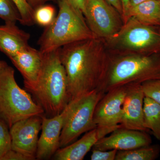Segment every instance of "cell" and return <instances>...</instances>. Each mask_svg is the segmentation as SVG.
Wrapping results in <instances>:
<instances>
[{
	"instance_id": "6da1fadb",
	"label": "cell",
	"mask_w": 160,
	"mask_h": 160,
	"mask_svg": "<svg viewBox=\"0 0 160 160\" xmlns=\"http://www.w3.org/2000/svg\"><path fill=\"white\" fill-rule=\"evenodd\" d=\"M59 56L67 76L70 102L100 90L108 60L104 40L95 37L70 43L60 48Z\"/></svg>"
},
{
	"instance_id": "7a4b0ae2",
	"label": "cell",
	"mask_w": 160,
	"mask_h": 160,
	"mask_svg": "<svg viewBox=\"0 0 160 160\" xmlns=\"http://www.w3.org/2000/svg\"><path fill=\"white\" fill-rule=\"evenodd\" d=\"M39 75L28 90L49 118L59 114L70 102L66 71L61 62L59 49L42 53Z\"/></svg>"
},
{
	"instance_id": "3957f363",
	"label": "cell",
	"mask_w": 160,
	"mask_h": 160,
	"mask_svg": "<svg viewBox=\"0 0 160 160\" xmlns=\"http://www.w3.org/2000/svg\"><path fill=\"white\" fill-rule=\"evenodd\" d=\"M160 79V52L151 54L108 52L107 68L100 90Z\"/></svg>"
},
{
	"instance_id": "277c9868",
	"label": "cell",
	"mask_w": 160,
	"mask_h": 160,
	"mask_svg": "<svg viewBox=\"0 0 160 160\" xmlns=\"http://www.w3.org/2000/svg\"><path fill=\"white\" fill-rule=\"evenodd\" d=\"M58 6V13L54 21L46 27L38 41L42 53L56 50L70 43L95 38L84 16L67 0H59Z\"/></svg>"
},
{
	"instance_id": "5b68a950",
	"label": "cell",
	"mask_w": 160,
	"mask_h": 160,
	"mask_svg": "<svg viewBox=\"0 0 160 160\" xmlns=\"http://www.w3.org/2000/svg\"><path fill=\"white\" fill-rule=\"evenodd\" d=\"M44 112L31 95L18 85L14 69L5 62L0 69V118L10 128L20 120Z\"/></svg>"
},
{
	"instance_id": "8992f818",
	"label": "cell",
	"mask_w": 160,
	"mask_h": 160,
	"mask_svg": "<svg viewBox=\"0 0 160 160\" xmlns=\"http://www.w3.org/2000/svg\"><path fill=\"white\" fill-rule=\"evenodd\" d=\"M104 41L111 53H160V27L145 25L130 18L118 32Z\"/></svg>"
},
{
	"instance_id": "52a82bcc",
	"label": "cell",
	"mask_w": 160,
	"mask_h": 160,
	"mask_svg": "<svg viewBox=\"0 0 160 160\" xmlns=\"http://www.w3.org/2000/svg\"><path fill=\"white\" fill-rule=\"evenodd\" d=\"M104 94L101 90H95L69 102L61 132L60 148L71 144L83 133L96 128L93 120L95 109Z\"/></svg>"
},
{
	"instance_id": "ba28073f",
	"label": "cell",
	"mask_w": 160,
	"mask_h": 160,
	"mask_svg": "<svg viewBox=\"0 0 160 160\" xmlns=\"http://www.w3.org/2000/svg\"><path fill=\"white\" fill-rule=\"evenodd\" d=\"M84 17L95 37L105 40L120 31L122 15L106 0H86Z\"/></svg>"
},
{
	"instance_id": "9c48e42d",
	"label": "cell",
	"mask_w": 160,
	"mask_h": 160,
	"mask_svg": "<svg viewBox=\"0 0 160 160\" xmlns=\"http://www.w3.org/2000/svg\"><path fill=\"white\" fill-rule=\"evenodd\" d=\"M127 85L111 89L104 94L95 109L93 120L97 127L110 134L121 127L123 104Z\"/></svg>"
},
{
	"instance_id": "30bf717a",
	"label": "cell",
	"mask_w": 160,
	"mask_h": 160,
	"mask_svg": "<svg viewBox=\"0 0 160 160\" xmlns=\"http://www.w3.org/2000/svg\"><path fill=\"white\" fill-rule=\"evenodd\" d=\"M42 115L20 120L9 128L12 149L35 160L38 135L42 129Z\"/></svg>"
},
{
	"instance_id": "8fae6325",
	"label": "cell",
	"mask_w": 160,
	"mask_h": 160,
	"mask_svg": "<svg viewBox=\"0 0 160 160\" xmlns=\"http://www.w3.org/2000/svg\"><path fill=\"white\" fill-rule=\"evenodd\" d=\"M67 112L66 106L61 113L52 117L42 115V133L38 142L36 159H49L60 148L61 132Z\"/></svg>"
},
{
	"instance_id": "7c38bea8",
	"label": "cell",
	"mask_w": 160,
	"mask_h": 160,
	"mask_svg": "<svg viewBox=\"0 0 160 160\" xmlns=\"http://www.w3.org/2000/svg\"><path fill=\"white\" fill-rule=\"evenodd\" d=\"M152 142L151 138L146 132L120 127L112 131L109 136L99 140L92 148L100 150L125 151L149 146Z\"/></svg>"
},
{
	"instance_id": "4fadbf2b",
	"label": "cell",
	"mask_w": 160,
	"mask_h": 160,
	"mask_svg": "<svg viewBox=\"0 0 160 160\" xmlns=\"http://www.w3.org/2000/svg\"><path fill=\"white\" fill-rule=\"evenodd\" d=\"M126 85L121 127L148 132L149 131L145 128L143 122V106L145 97L141 84L132 83Z\"/></svg>"
},
{
	"instance_id": "5bb4252c",
	"label": "cell",
	"mask_w": 160,
	"mask_h": 160,
	"mask_svg": "<svg viewBox=\"0 0 160 160\" xmlns=\"http://www.w3.org/2000/svg\"><path fill=\"white\" fill-rule=\"evenodd\" d=\"M43 54L40 50L29 46L10 58L12 62L22 76L27 90L36 82L42 62Z\"/></svg>"
},
{
	"instance_id": "9a60e30c",
	"label": "cell",
	"mask_w": 160,
	"mask_h": 160,
	"mask_svg": "<svg viewBox=\"0 0 160 160\" xmlns=\"http://www.w3.org/2000/svg\"><path fill=\"white\" fill-rule=\"evenodd\" d=\"M109 133L97 127L86 132L79 139L58 149L52 157L57 160H82L95 144Z\"/></svg>"
},
{
	"instance_id": "2e32d148",
	"label": "cell",
	"mask_w": 160,
	"mask_h": 160,
	"mask_svg": "<svg viewBox=\"0 0 160 160\" xmlns=\"http://www.w3.org/2000/svg\"><path fill=\"white\" fill-rule=\"evenodd\" d=\"M30 34L16 26L7 24L0 26V50L10 58L29 47Z\"/></svg>"
},
{
	"instance_id": "e0dca14e",
	"label": "cell",
	"mask_w": 160,
	"mask_h": 160,
	"mask_svg": "<svg viewBox=\"0 0 160 160\" xmlns=\"http://www.w3.org/2000/svg\"><path fill=\"white\" fill-rule=\"evenodd\" d=\"M130 18L145 25L160 27V0H150L132 6L127 12L124 23Z\"/></svg>"
},
{
	"instance_id": "ac0fdd59",
	"label": "cell",
	"mask_w": 160,
	"mask_h": 160,
	"mask_svg": "<svg viewBox=\"0 0 160 160\" xmlns=\"http://www.w3.org/2000/svg\"><path fill=\"white\" fill-rule=\"evenodd\" d=\"M143 122L145 128L160 141V105L149 98H144Z\"/></svg>"
},
{
	"instance_id": "d6986e66",
	"label": "cell",
	"mask_w": 160,
	"mask_h": 160,
	"mask_svg": "<svg viewBox=\"0 0 160 160\" xmlns=\"http://www.w3.org/2000/svg\"><path fill=\"white\" fill-rule=\"evenodd\" d=\"M160 152L159 145H149L131 150L118 151L115 160H154Z\"/></svg>"
},
{
	"instance_id": "ffe728a7",
	"label": "cell",
	"mask_w": 160,
	"mask_h": 160,
	"mask_svg": "<svg viewBox=\"0 0 160 160\" xmlns=\"http://www.w3.org/2000/svg\"><path fill=\"white\" fill-rule=\"evenodd\" d=\"M56 17V10L51 5H42L34 9V23L43 27H48L53 22Z\"/></svg>"
},
{
	"instance_id": "44dd1931",
	"label": "cell",
	"mask_w": 160,
	"mask_h": 160,
	"mask_svg": "<svg viewBox=\"0 0 160 160\" xmlns=\"http://www.w3.org/2000/svg\"><path fill=\"white\" fill-rule=\"evenodd\" d=\"M0 18L7 24H16L21 17L16 6L12 0H0Z\"/></svg>"
},
{
	"instance_id": "7402d4cb",
	"label": "cell",
	"mask_w": 160,
	"mask_h": 160,
	"mask_svg": "<svg viewBox=\"0 0 160 160\" xmlns=\"http://www.w3.org/2000/svg\"><path fill=\"white\" fill-rule=\"evenodd\" d=\"M19 12L21 20L20 22L26 26H32L34 24L33 19L34 9L31 7L27 0H12Z\"/></svg>"
},
{
	"instance_id": "603a6c76",
	"label": "cell",
	"mask_w": 160,
	"mask_h": 160,
	"mask_svg": "<svg viewBox=\"0 0 160 160\" xmlns=\"http://www.w3.org/2000/svg\"><path fill=\"white\" fill-rule=\"evenodd\" d=\"M7 123L0 118V160L12 149L11 135Z\"/></svg>"
},
{
	"instance_id": "cb8c5ba5",
	"label": "cell",
	"mask_w": 160,
	"mask_h": 160,
	"mask_svg": "<svg viewBox=\"0 0 160 160\" xmlns=\"http://www.w3.org/2000/svg\"><path fill=\"white\" fill-rule=\"evenodd\" d=\"M145 97L151 99L160 105V79L150 80L141 84Z\"/></svg>"
},
{
	"instance_id": "d4e9b609",
	"label": "cell",
	"mask_w": 160,
	"mask_h": 160,
	"mask_svg": "<svg viewBox=\"0 0 160 160\" xmlns=\"http://www.w3.org/2000/svg\"><path fill=\"white\" fill-rule=\"evenodd\" d=\"M118 150H100L92 148L91 160H115Z\"/></svg>"
},
{
	"instance_id": "484cf974",
	"label": "cell",
	"mask_w": 160,
	"mask_h": 160,
	"mask_svg": "<svg viewBox=\"0 0 160 160\" xmlns=\"http://www.w3.org/2000/svg\"><path fill=\"white\" fill-rule=\"evenodd\" d=\"M2 160H32L31 158L28 157L15 150L11 149L2 158Z\"/></svg>"
},
{
	"instance_id": "4316f807",
	"label": "cell",
	"mask_w": 160,
	"mask_h": 160,
	"mask_svg": "<svg viewBox=\"0 0 160 160\" xmlns=\"http://www.w3.org/2000/svg\"><path fill=\"white\" fill-rule=\"evenodd\" d=\"M75 9L84 15L85 10L86 0H67Z\"/></svg>"
},
{
	"instance_id": "83f0119b",
	"label": "cell",
	"mask_w": 160,
	"mask_h": 160,
	"mask_svg": "<svg viewBox=\"0 0 160 160\" xmlns=\"http://www.w3.org/2000/svg\"><path fill=\"white\" fill-rule=\"evenodd\" d=\"M106 1L112 6H113L123 17V7L122 0H106Z\"/></svg>"
},
{
	"instance_id": "f1b7e54d",
	"label": "cell",
	"mask_w": 160,
	"mask_h": 160,
	"mask_svg": "<svg viewBox=\"0 0 160 160\" xmlns=\"http://www.w3.org/2000/svg\"><path fill=\"white\" fill-rule=\"evenodd\" d=\"M31 7L33 9H36L40 6L44 5L46 2L53 0H27Z\"/></svg>"
},
{
	"instance_id": "f546056e",
	"label": "cell",
	"mask_w": 160,
	"mask_h": 160,
	"mask_svg": "<svg viewBox=\"0 0 160 160\" xmlns=\"http://www.w3.org/2000/svg\"><path fill=\"white\" fill-rule=\"evenodd\" d=\"M123 7V20L126 17V13L129 9V0H122Z\"/></svg>"
},
{
	"instance_id": "4dcf8cb0",
	"label": "cell",
	"mask_w": 160,
	"mask_h": 160,
	"mask_svg": "<svg viewBox=\"0 0 160 160\" xmlns=\"http://www.w3.org/2000/svg\"><path fill=\"white\" fill-rule=\"evenodd\" d=\"M148 1H150V0H129V8L132 7V6H136V5L140 4V3ZM128 10H129V9H128ZM126 14H127V13H126Z\"/></svg>"
},
{
	"instance_id": "1f68e13d",
	"label": "cell",
	"mask_w": 160,
	"mask_h": 160,
	"mask_svg": "<svg viewBox=\"0 0 160 160\" xmlns=\"http://www.w3.org/2000/svg\"><path fill=\"white\" fill-rule=\"evenodd\" d=\"M5 62H6L0 61V69H2V67L3 65H4Z\"/></svg>"
}]
</instances>
